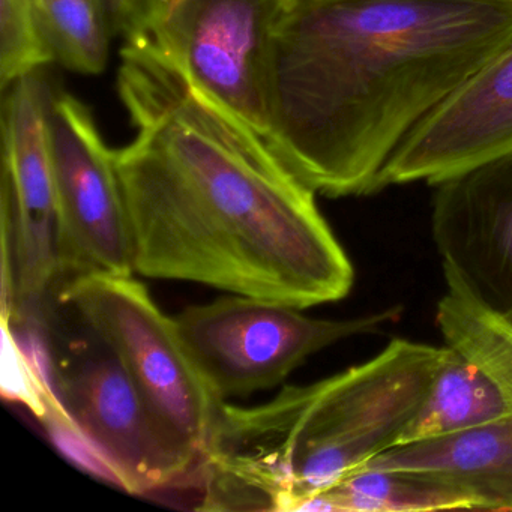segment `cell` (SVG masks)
I'll return each instance as SVG.
<instances>
[{
    "instance_id": "cell-13",
    "label": "cell",
    "mask_w": 512,
    "mask_h": 512,
    "mask_svg": "<svg viewBox=\"0 0 512 512\" xmlns=\"http://www.w3.org/2000/svg\"><path fill=\"white\" fill-rule=\"evenodd\" d=\"M475 509L440 476L410 470H356L308 499L299 511L416 512Z\"/></svg>"
},
{
    "instance_id": "cell-8",
    "label": "cell",
    "mask_w": 512,
    "mask_h": 512,
    "mask_svg": "<svg viewBox=\"0 0 512 512\" xmlns=\"http://www.w3.org/2000/svg\"><path fill=\"white\" fill-rule=\"evenodd\" d=\"M287 0H152L127 38L154 47L209 97L271 142L272 32ZM125 38V40H127Z\"/></svg>"
},
{
    "instance_id": "cell-16",
    "label": "cell",
    "mask_w": 512,
    "mask_h": 512,
    "mask_svg": "<svg viewBox=\"0 0 512 512\" xmlns=\"http://www.w3.org/2000/svg\"><path fill=\"white\" fill-rule=\"evenodd\" d=\"M37 8L55 62L83 76L103 73L112 35L98 0H37Z\"/></svg>"
},
{
    "instance_id": "cell-10",
    "label": "cell",
    "mask_w": 512,
    "mask_h": 512,
    "mask_svg": "<svg viewBox=\"0 0 512 512\" xmlns=\"http://www.w3.org/2000/svg\"><path fill=\"white\" fill-rule=\"evenodd\" d=\"M434 187L443 274L512 322V152Z\"/></svg>"
},
{
    "instance_id": "cell-7",
    "label": "cell",
    "mask_w": 512,
    "mask_h": 512,
    "mask_svg": "<svg viewBox=\"0 0 512 512\" xmlns=\"http://www.w3.org/2000/svg\"><path fill=\"white\" fill-rule=\"evenodd\" d=\"M401 307L347 320L314 319L268 299L232 295L175 317L179 334L221 403L274 388L310 356L400 319Z\"/></svg>"
},
{
    "instance_id": "cell-4",
    "label": "cell",
    "mask_w": 512,
    "mask_h": 512,
    "mask_svg": "<svg viewBox=\"0 0 512 512\" xmlns=\"http://www.w3.org/2000/svg\"><path fill=\"white\" fill-rule=\"evenodd\" d=\"M35 322L53 392L113 485L148 494L197 478L203 457L167 431L118 355L73 308L56 298Z\"/></svg>"
},
{
    "instance_id": "cell-14",
    "label": "cell",
    "mask_w": 512,
    "mask_h": 512,
    "mask_svg": "<svg viewBox=\"0 0 512 512\" xmlns=\"http://www.w3.org/2000/svg\"><path fill=\"white\" fill-rule=\"evenodd\" d=\"M511 413L496 386L448 347L424 403L404 428L397 446L454 436Z\"/></svg>"
},
{
    "instance_id": "cell-18",
    "label": "cell",
    "mask_w": 512,
    "mask_h": 512,
    "mask_svg": "<svg viewBox=\"0 0 512 512\" xmlns=\"http://www.w3.org/2000/svg\"><path fill=\"white\" fill-rule=\"evenodd\" d=\"M112 38L130 37L145 22L152 0H98Z\"/></svg>"
},
{
    "instance_id": "cell-12",
    "label": "cell",
    "mask_w": 512,
    "mask_h": 512,
    "mask_svg": "<svg viewBox=\"0 0 512 512\" xmlns=\"http://www.w3.org/2000/svg\"><path fill=\"white\" fill-rule=\"evenodd\" d=\"M356 470L431 473L460 488L475 509L512 511V413L454 436L394 446Z\"/></svg>"
},
{
    "instance_id": "cell-2",
    "label": "cell",
    "mask_w": 512,
    "mask_h": 512,
    "mask_svg": "<svg viewBox=\"0 0 512 512\" xmlns=\"http://www.w3.org/2000/svg\"><path fill=\"white\" fill-rule=\"evenodd\" d=\"M512 43V0H287L271 145L326 197L377 193L413 131Z\"/></svg>"
},
{
    "instance_id": "cell-5",
    "label": "cell",
    "mask_w": 512,
    "mask_h": 512,
    "mask_svg": "<svg viewBox=\"0 0 512 512\" xmlns=\"http://www.w3.org/2000/svg\"><path fill=\"white\" fill-rule=\"evenodd\" d=\"M53 88L44 70L2 91V314L20 323L58 298L61 269L49 113Z\"/></svg>"
},
{
    "instance_id": "cell-17",
    "label": "cell",
    "mask_w": 512,
    "mask_h": 512,
    "mask_svg": "<svg viewBox=\"0 0 512 512\" xmlns=\"http://www.w3.org/2000/svg\"><path fill=\"white\" fill-rule=\"evenodd\" d=\"M55 62L38 16L37 0H0V86Z\"/></svg>"
},
{
    "instance_id": "cell-3",
    "label": "cell",
    "mask_w": 512,
    "mask_h": 512,
    "mask_svg": "<svg viewBox=\"0 0 512 512\" xmlns=\"http://www.w3.org/2000/svg\"><path fill=\"white\" fill-rule=\"evenodd\" d=\"M446 356V346L395 338L370 361L260 406L221 403L197 509L299 511L397 446Z\"/></svg>"
},
{
    "instance_id": "cell-6",
    "label": "cell",
    "mask_w": 512,
    "mask_h": 512,
    "mask_svg": "<svg viewBox=\"0 0 512 512\" xmlns=\"http://www.w3.org/2000/svg\"><path fill=\"white\" fill-rule=\"evenodd\" d=\"M58 299L118 355L167 431L205 460L221 401L194 364L175 317L133 275L77 278Z\"/></svg>"
},
{
    "instance_id": "cell-15",
    "label": "cell",
    "mask_w": 512,
    "mask_h": 512,
    "mask_svg": "<svg viewBox=\"0 0 512 512\" xmlns=\"http://www.w3.org/2000/svg\"><path fill=\"white\" fill-rule=\"evenodd\" d=\"M445 275L446 292L436 310L445 346L475 365L512 412V322Z\"/></svg>"
},
{
    "instance_id": "cell-11",
    "label": "cell",
    "mask_w": 512,
    "mask_h": 512,
    "mask_svg": "<svg viewBox=\"0 0 512 512\" xmlns=\"http://www.w3.org/2000/svg\"><path fill=\"white\" fill-rule=\"evenodd\" d=\"M512 152V43L467 80L401 145L380 175L389 185L452 176Z\"/></svg>"
},
{
    "instance_id": "cell-9",
    "label": "cell",
    "mask_w": 512,
    "mask_h": 512,
    "mask_svg": "<svg viewBox=\"0 0 512 512\" xmlns=\"http://www.w3.org/2000/svg\"><path fill=\"white\" fill-rule=\"evenodd\" d=\"M49 124L61 289L77 278L136 274L115 149L89 107L61 89L53 92Z\"/></svg>"
},
{
    "instance_id": "cell-1",
    "label": "cell",
    "mask_w": 512,
    "mask_h": 512,
    "mask_svg": "<svg viewBox=\"0 0 512 512\" xmlns=\"http://www.w3.org/2000/svg\"><path fill=\"white\" fill-rule=\"evenodd\" d=\"M118 91L136 131L115 149L136 274L301 310L349 295L316 193L266 137L140 38L124 40Z\"/></svg>"
}]
</instances>
